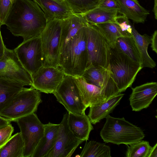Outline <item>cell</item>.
Here are the masks:
<instances>
[{
	"label": "cell",
	"mask_w": 157,
	"mask_h": 157,
	"mask_svg": "<svg viewBox=\"0 0 157 157\" xmlns=\"http://www.w3.org/2000/svg\"><path fill=\"white\" fill-rule=\"evenodd\" d=\"M47 23L44 12L34 1L16 0L5 25L13 35L25 41L40 36Z\"/></svg>",
	"instance_id": "cell-1"
},
{
	"label": "cell",
	"mask_w": 157,
	"mask_h": 157,
	"mask_svg": "<svg viewBox=\"0 0 157 157\" xmlns=\"http://www.w3.org/2000/svg\"><path fill=\"white\" fill-rule=\"evenodd\" d=\"M141 64L131 59L120 49L110 46L108 69L120 93L131 86Z\"/></svg>",
	"instance_id": "cell-2"
},
{
	"label": "cell",
	"mask_w": 157,
	"mask_h": 157,
	"mask_svg": "<svg viewBox=\"0 0 157 157\" xmlns=\"http://www.w3.org/2000/svg\"><path fill=\"white\" fill-rule=\"evenodd\" d=\"M100 132L104 142L117 145H130L142 140L145 134L141 128L126 121L124 117H112L109 115Z\"/></svg>",
	"instance_id": "cell-3"
},
{
	"label": "cell",
	"mask_w": 157,
	"mask_h": 157,
	"mask_svg": "<svg viewBox=\"0 0 157 157\" xmlns=\"http://www.w3.org/2000/svg\"><path fill=\"white\" fill-rule=\"evenodd\" d=\"M87 24L78 30L68 45L64 59L59 67L65 75L81 77L86 68Z\"/></svg>",
	"instance_id": "cell-4"
},
{
	"label": "cell",
	"mask_w": 157,
	"mask_h": 157,
	"mask_svg": "<svg viewBox=\"0 0 157 157\" xmlns=\"http://www.w3.org/2000/svg\"><path fill=\"white\" fill-rule=\"evenodd\" d=\"M42 102L40 92L31 86L24 88L0 111V116L15 122L36 111Z\"/></svg>",
	"instance_id": "cell-5"
},
{
	"label": "cell",
	"mask_w": 157,
	"mask_h": 157,
	"mask_svg": "<svg viewBox=\"0 0 157 157\" xmlns=\"http://www.w3.org/2000/svg\"><path fill=\"white\" fill-rule=\"evenodd\" d=\"M86 27L88 56L86 68L92 66H100L108 69L109 45L96 25L88 22Z\"/></svg>",
	"instance_id": "cell-6"
},
{
	"label": "cell",
	"mask_w": 157,
	"mask_h": 157,
	"mask_svg": "<svg viewBox=\"0 0 157 157\" xmlns=\"http://www.w3.org/2000/svg\"><path fill=\"white\" fill-rule=\"evenodd\" d=\"M62 20L47 23L40 36L43 55V67H59V44Z\"/></svg>",
	"instance_id": "cell-7"
},
{
	"label": "cell",
	"mask_w": 157,
	"mask_h": 157,
	"mask_svg": "<svg viewBox=\"0 0 157 157\" xmlns=\"http://www.w3.org/2000/svg\"><path fill=\"white\" fill-rule=\"evenodd\" d=\"M20 129L24 143L23 157H32L35 150L44 133L43 124L33 113L15 121Z\"/></svg>",
	"instance_id": "cell-8"
},
{
	"label": "cell",
	"mask_w": 157,
	"mask_h": 157,
	"mask_svg": "<svg viewBox=\"0 0 157 157\" xmlns=\"http://www.w3.org/2000/svg\"><path fill=\"white\" fill-rule=\"evenodd\" d=\"M19 61L31 77L43 66L40 36L23 41L14 49Z\"/></svg>",
	"instance_id": "cell-9"
},
{
	"label": "cell",
	"mask_w": 157,
	"mask_h": 157,
	"mask_svg": "<svg viewBox=\"0 0 157 157\" xmlns=\"http://www.w3.org/2000/svg\"><path fill=\"white\" fill-rule=\"evenodd\" d=\"M53 94L57 101L64 107L68 113L79 114L85 113L87 108L83 103L74 77L65 75Z\"/></svg>",
	"instance_id": "cell-10"
},
{
	"label": "cell",
	"mask_w": 157,
	"mask_h": 157,
	"mask_svg": "<svg viewBox=\"0 0 157 157\" xmlns=\"http://www.w3.org/2000/svg\"><path fill=\"white\" fill-rule=\"evenodd\" d=\"M0 78L31 86L32 77L19 61L14 49L5 48L4 55L0 60Z\"/></svg>",
	"instance_id": "cell-11"
},
{
	"label": "cell",
	"mask_w": 157,
	"mask_h": 157,
	"mask_svg": "<svg viewBox=\"0 0 157 157\" xmlns=\"http://www.w3.org/2000/svg\"><path fill=\"white\" fill-rule=\"evenodd\" d=\"M68 112L65 113L59 124L55 143L45 157H70L83 141L76 138L69 128Z\"/></svg>",
	"instance_id": "cell-12"
},
{
	"label": "cell",
	"mask_w": 157,
	"mask_h": 157,
	"mask_svg": "<svg viewBox=\"0 0 157 157\" xmlns=\"http://www.w3.org/2000/svg\"><path fill=\"white\" fill-rule=\"evenodd\" d=\"M65 75L59 67H42L32 76L31 86L40 92L53 94Z\"/></svg>",
	"instance_id": "cell-13"
},
{
	"label": "cell",
	"mask_w": 157,
	"mask_h": 157,
	"mask_svg": "<svg viewBox=\"0 0 157 157\" xmlns=\"http://www.w3.org/2000/svg\"><path fill=\"white\" fill-rule=\"evenodd\" d=\"M88 83L100 88L110 98L119 93L108 69L100 66L86 68L82 76Z\"/></svg>",
	"instance_id": "cell-14"
},
{
	"label": "cell",
	"mask_w": 157,
	"mask_h": 157,
	"mask_svg": "<svg viewBox=\"0 0 157 157\" xmlns=\"http://www.w3.org/2000/svg\"><path fill=\"white\" fill-rule=\"evenodd\" d=\"M87 23L82 15L74 14L62 20L59 65L64 60L69 43L78 30Z\"/></svg>",
	"instance_id": "cell-15"
},
{
	"label": "cell",
	"mask_w": 157,
	"mask_h": 157,
	"mask_svg": "<svg viewBox=\"0 0 157 157\" xmlns=\"http://www.w3.org/2000/svg\"><path fill=\"white\" fill-rule=\"evenodd\" d=\"M116 21L118 24L106 23L95 25L112 48L115 47L118 38L132 36L131 23L126 17L123 15H117Z\"/></svg>",
	"instance_id": "cell-16"
},
{
	"label": "cell",
	"mask_w": 157,
	"mask_h": 157,
	"mask_svg": "<svg viewBox=\"0 0 157 157\" xmlns=\"http://www.w3.org/2000/svg\"><path fill=\"white\" fill-rule=\"evenodd\" d=\"M129 98L132 110L139 111L147 108L157 94V83L151 82L132 88Z\"/></svg>",
	"instance_id": "cell-17"
},
{
	"label": "cell",
	"mask_w": 157,
	"mask_h": 157,
	"mask_svg": "<svg viewBox=\"0 0 157 157\" xmlns=\"http://www.w3.org/2000/svg\"><path fill=\"white\" fill-rule=\"evenodd\" d=\"M74 80L83 103L87 108L101 103L110 98L100 88L87 83L81 76L74 77Z\"/></svg>",
	"instance_id": "cell-18"
},
{
	"label": "cell",
	"mask_w": 157,
	"mask_h": 157,
	"mask_svg": "<svg viewBox=\"0 0 157 157\" xmlns=\"http://www.w3.org/2000/svg\"><path fill=\"white\" fill-rule=\"evenodd\" d=\"M39 6L44 13L47 22L57 20H63L74 14L64 1L55 0H33Z\"/></svg>",
	"instance_id": "cell-19"
},
{
	"label": "cell",
	"mask_w": 157,
	"mask_h": 157,
	"mask_svg": "<svg viewBox=\"0 0 157 157\" xmlns=\"http://www.w3.org/2000/svg\"><path fill=\"white\" fill-rule=\"evenodd\" d=\"M68 126L71 131L77 138L84 141L88 140L93 127L85 113L81 114L68 113Z\"/></svg>",
	"instance_id": "cell-20"
},
{
	"label": "cell",
	"mask_w": 157,
	"mask_h": 157,
	"mask_svg": "<svg viewBox=\"0 0 157 157\" xmlns=\"http://www.w3.org/2000/svg\"><path fill=\"white\" fill-rule=\"evenodd\" d=\"M44 133L33 154L32 157H45L54 146L57 139L59 124L49 122L44 124Z\"/></svg>",
	"instance_id": "cell-21"
},
{
	"label": "cell",
	"mask_w": 157,
	"mask_h": 157,
	"mask_svg": "<svg viewBox=\"0 0 157 157\" xmlns=\"http://www.w3.org/2000/svg\"><path fill=\"white\" fill-rule=\"evenodd\" d=\"M120 8L118 13L124 15L136 23H144L149 11L141 6L137 0H116Z\"/></svg>",
	"instance_id": "cell-22"
},
{
	"label": "cell",
	"mask_w": 157,
	"mask_h": 157,
	"mask_svg": "<svg viewBox=\"0 0 157 157\" xmlns=\"http://www.w3.org/2000/svg\"><path fill=\"white\" fill-rule=\"evenodd\" d=\"M124 95V94L119 93L101 103L90 106L87 116L91 123L95 124L105 118L119 104Z\"/></svg>",
	"instance_id": "cell-23"
},
{
	"label": "cell",
	"mask_w": 157,
	"mask_h": 157,
	"mask_svg": "<svg viewBox=\"0 0 157 157\" xmlns=\"http://www.w3.org/2000/svg\"><path fill=\"white\" fill-rule=\"evenodd\" d=\"M132 33L136 42L140 52L141 65L143 67L153 68L156 64L155 62L149 55L147 52L148 46L151 44V36L147 34H140L135 29L133 25L131 24Z\"/></svg>",
	"instance_id": "cell-24"
},
{
	"label": "cell",
	"mask_w": 157,
	"mask_h": 157,
	"mask_svg": "<svg viewBox=\"0 0 157 157\" xmlns=\"http://www.w3.org/2000/svg\"><path fill=\"white\" fill-rule=\"evenodd\" d=\"M24 86L21 83L0 78V111Z\"/></svg>",
	"instance_id": "cell-25"
},
{
	"label": "cell",
	"mask_w": 157,
	"mask_h": 157,
	"mask_svg": "<svg viewBox=\"0 0 157 157\" xmlns=\"http://www.w3.org/2000/svg\"><path fill=\"white\" fill-rule=\"evenodd\" d=\"M118 13L117 11L97 7L82 15L89 23L92 25L106 23L117 24L116 19Z\"/></svg>",
	"instance_id": "cell-26"
},
{
	"label": "cell",
	"mask_w": 157,
	"mask_h": 157,
	"mask_svg": "<svg viewBox=\"0 0 157 157\" xmlns=\"http://www.w3.org/2000/svg\"><path fill=\"white\" fill-rule=\"evenodd\" d=\"M24 143L21 134L17 132L11 136L0 148V157H23Z\"/></svg>",
	"instance_id": "cell-27"
},
{
	"label": "cell",
	"mask_w": 157,
	"mask_h": 157,
	"mask_svg": "<svg viewBox=\"0 0 157 157\" xmlns=\"http://www.w3.org/2000/svg\"><path fill=\"white\" fill-rule=\"evenodd\" d=\"M115 47L120 49L132 60L141 64L140 55L132 36L118 38Z\"/></svg>",
	"instance_id": "cell-28"
},
{
	"label": "cell",
	"mask_w": 157,
	"mask_h": 157,
	"mask_svg": "<svg viewBox=\"0 0 157 157\" xmlns=\"http://www.w3.org/2000/svg\"><path fill=\"white\" fill-rule=\"evenodd\" d=\"M86 141L80 157H111L110 148L105 144L94 141Z\"/></svg>",
	"instance_id": "cell-29"
},
{
	"label": "cell",
	"mask_w": 157,
	"mask_h": 157,
	"mask_svg": "<svg viewBox=\"0 0 157 157\" xmlns=\"http://www.w3.org/2000/svg\"><path fill=\"white\" fill-rule=\"evenodd\" d=\"M101 0H64L73 13L83 15L97 7Z\"/></svg>",
	"instance_id": "cell-30"
},
{
	"label": "cell",
	"mask_w": 157,
	"mask_h": 157,
	"mask_svg": "<svg viewBox=\"0 0 157 157\" xmlns=\"http://www.w3.org/2000/svg\"><path fill=\"white\" fill-rule=\"evenodd\" d=\"M128 146L127 157H148L151 147L148 141L141 140Z\"/></svg>",
	"instance_id": "cell-31"
},
{
	"label": "cell",
	"mask_w": 157,
	"mask_h": 157,
	"mask_svg": "<svg viewBox=\"0 0 157 157\" xmlns=\"http://www.w3.org/2000/svg\"><path fill=\"white\" fill-rule=\"evenodd\" d=\"M16 0H0V24L5 25L8 14Z\"/></svg>",
	"instance_id": "cell-32"
},
{
	"label": "cell",
	"mask_w": 157,
	"mask_h": 157,
	"mask_svg": "<svg viewBox=\"0 0 157 157\" xmlns=\"http://www.w3.org/2000/svg\"><path fill=\"white\" fill-rule=\"evenodd\" d=\"M13 131V127L11 123L0 128V148L8 140Z\"/></svg>",
	"instance_id": "cell-33"
},
{
	"label": "cell",
	"mask_w": 157,
	"mask_h": 157,
	"mask_svg": "<svg viewBox=\"0 0 157 157\" xmlns=\"http://www.w3.org/2000/svg\"><path fill=\"white\" fill-rule=\"evenodd\" d=\"M98 7L117 12L120 9L116 0H101Z\"/></svg>",
	"instance_id": "cell-34"
},
{
	"label": "cell",
	"mask_w": 157,
	"mask_h": 157,
	"mask_svg": "<svg viewBox=\"0 0 157 157\" xmlns=\"http://www.w3.org/2000/svg\"><path fill=\"white\" fill-rule=\"evenodd\" d=\"M157 30H155L151 36V48L152 50L157 53Z\"/></svg>",
	"instance_id": "cell-35"
},
{
	"label": "cell",
	"mask_w": 157,
	"mask_h": 157,
	"mask_svg": "<svg viewBox=\"0 0 157 157\" xmlns=\"http://www.w3.org/2000/svg\"><path fill=\"white\" fill-rule=\"evenodd\" d=\"M1 26L0 24V60L4 56L5 48L6 47L4 44L1 35L0 30Z\"/></svg>",
	"instance_id": "cell-36"
},
{
	"label": "cell",
	"mask_w": 157,
	"mask_h": 157,
	"mask_svg": "<svg viewBox=\"0 0 157 157\" xmlns=\"http://www.w3.org/2000/svg\"><path fill=\"white\" fill-rule=\"evenodd\" d=\"M157 157V143L151 147L149 151L148 157Z\"/></svg>",
	"instance_id": "cell-37"
},
{
	"label": "cell",
	"mask_w": 157,
	"mask_h": 157,
	"mask_svg": "<svg viewBox=\"0 0 157 157\" xmlns=\"http://www.w3.org/2000/svg\"><path fill=\"white\" fill-rule=\"evenodd\" d=\"M11 122L9 120L0 116V128L10 124Z\"/></svg>",
	"instance_id": "cell-38"
},
{
	"label": "cell",
	"mask_w": 157,
	"mask_h": 157,
	"mask_svg": "<svg viewBox=\"0 0 157 157\" xmlns=\"http://www.w3.org/2000/svg\"><path fill=\"white\" fill-rule=\"evenodd\" d=\"M157 0H154V6L153 9L152 11L153 12L155 18V19H157Z\"/></svg>",
	"instance_id": "cell-39"
},
{
	"label": "cell",
	"mask_w": 157,
	"mask_h": 157,
	"mask_svg": "<svg viewBox=\"0 0 157 157\" xmlns=\"http://www.w3.org/2000/svg\"><path fill=\"white\" fill-rule=\"evenodd\" d=\"M55 0L59 2H64L65 1L64 0Z\"/></svg>",
	"instance_id": "cell-40"
}]
</instances>
